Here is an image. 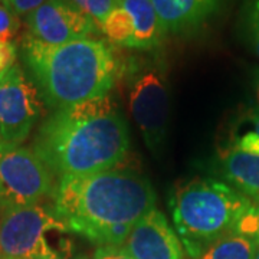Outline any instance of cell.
<instances>
[{
	"mask_svg": "<svg viewBox=\"0 0 259 259\" xmlns=\"http://www.w3.org/2000/svg\"><path fill=\"white\" fill-rule=\"evenodd\" d=\"M248 29H249V36L252 48L255 54L259 56V0L255 2L252 6L248 16Z\"/></svg>",
	"mask_w": 259,
	"mask_h": 259,
	"instance_id": "obj_20",
	"label": "cell"
},
{
	"mask_svg": "<svg viewBox=\"0 0 259 259\" xmlns=\"http://www.w3.org/2000/svg\"><path fill=\"white\" fill-rule=\"evenodd\" d=\"M20 51L42 101L54 111L108 95L120 72L112 48L98 39L48 45L28 33Z\"/></svg>",
	"mask_w": 259,
	"mask_h": 259,
	"instance_id": "obj_3",
	"label": "cell"
},
{
	"mask_svg": "<svg viewBox=\"0 0 259 259\" xmlns=\"http://www.w3.org/2000/svg\"><path fill=\"white\" fill-rule=\"evenodd\" d=\"M256 100H258V104H259V76H258V79H256Z\"/></svg>",
	"mask_w": 259,
	"mask_h": 259,
	"instance_id": "obj_24",
	"label": "cell"
},
{
	"mask_svg": "<svg viewBox=\"0 0 259 259\" xmlns=\"http://www.w3.org/2000/svg\"><path fill=\"white\" fill-rule=\"evenodd\" d=\"M128 148L127 121L110 95L54 111L40 124L32 144L59 179L115 168Z\"/></svg>",
	"mask_w": 259,
	"mask_h": 259,
	"instance_id": "obj_1",
	"label": "cell"
},
{
	"mask_svg": "<svg viewBox=\"0 0 259 259\" xmlns=\"http://www.w3.org/2000/svg\"><path fill=\"white\" fill-rule=\"evenodd\" d=\"M100 29L114 45L125 48L133 47V37H134L133 19L124 8L118 6L117 9L112 10L102 22Z\"/></svg>",
	"mask_w": 259,
	"mask_h": 259,
	"instance_id": "obj_15",
	"label": "cell"
},
{
	"mask_svg": "<svg viewBox=\"0 0 259 259\" xmlns=\"http://www.w3.org/2000/svg\"><path fill=\"white\" fill-rule=\"evenodd\" d=\"M130 111L144 141L153 151L166 139L168 121V90L164 75L158 69L139 74L130 90Z\"/></svg>",
	"mask_w": 259,
	"mask_h": 259,
	"instance_id": "obj_8",
	"label": "cell"
},
{
	"mask_svg": "<svg viewBox=\"0 0 259 259\" xmlns=\"http://www.w3.org/2000/svg\"><path fill=\"white\" fill-rule=\"evenodd\" d=\"M79 259H87V258H79Z\"/></svg>",
	"mask_w": 259,
	"mask_h": 259,
	"instance_id": "obj_26",
	"label": "cell"
},
{
	"mask_svg": "<svg viewBox=\"0 0 259 259\" xmlns=\"http://www.w3.org/2000/svg\"><path fill=\"white\" fill-rule=\"evenodd\" d=\"M120 6L130 13L134 26V49H154L166 35V29L158 18L151 0H120Z\"/></svg>",
	"mask_w": 259,
	"mask_h": 259,
	"instance_id": "obj_12",
	"label": "cell"
},
{
	"mask_svg": "<svg viewBox=\"0 0 259 259\" xmlns=\"http://www.w3.org/2000/svg\"><path fill=\"white\" fill-rule=\"evenodd\" d=\"M51 231L69 232L52 207L39 203L2 212L0 259H61L47 241Z\"/></svg>",
	"mask_w": 259,
	"mask_h": 259,
	"instance_id": "obj_5",
	"label": "cell"
},
{
	"mask_svg": "<svg viewBox=\"0 0 259 259\" xmlns=\"http://www.w3.org/2000/svg\"><path fill=\"white\" fill-rule=\"evenodd\" d=\"M256 243L239 233L231 232L209 243L194 259H255Z\"/></svg>",
	"mask_w": 259,
	"mask_h": 259,
	"instance_id": "obj_14",
	"label": "cell"
},
{
	"mask_svg": "<svg viewBox=\"0 0 259 259\" xmlns=\"http://www.w3.org/2000/svg\"><path fill=\"white\" fill-rule=\"evenodd\" d=\"M223 176L253 203H259V156L232 148L221 160Z\"/></svg>",
	"mask_w": 259,
	"mask_h": 259,
	"instance_id": "obj_13",
	"label": "cell"
},
{
	"mask_svg": "<svg viewBox=\"0 0 259 259\" xmlns=\"http://www.w3.org/2000/svg\"><path fill=\"white\" fill-rule=\"evenodd\" d=\"M54 189V175L32 148L0 144V212L39 204Z\"/></svg>",
	"mask_w": 259,
	"mask_h": 259,
	"instance_id": "obj_6",
	"label": "cell"
},
{
	"mask_svg": "<svg viewBox=\"0 0 259 259\" xmlns=\"http://www.w3.org/2000/svg\"><path fill=\"white\" fill-rule=\"evenodd\" d=\"M93 259H134L124 246H100Z\"/></svg>",
	"mask_w": 259,
	"mask_h": 259,
	"instance_id": "obj_22",
	"label": "cell"
},
{
	"mask_svg": "<svg viewBox=\"0 0 259 259\" xmlns=\"http://www.w3.org/2000/svg\"><path fill=\"white\" fill-rule=\"evenodd\" d=\"M2 2L18 16H28L29 13L37 9L45 0H2Z\"/></svg>",
	"mask_w": 259,
	"mask_h": 259,
	"instance_id": "obj_21",
	"label": "cell"
},
{
	"mask_svg": "<svg viewBox=\"0 0 259 259\" xmlns=\"http://www.w3.org/2000/svg\"><path fill=\"white\" fill-rule=\"evenodd\" d=\"M255 204L233 186L214 179H197L173 197V222L192 258L216 239L235 231L242 214Z\"/></svg>",
	"mask_w": 259,
	"mask_h": 259,
	"instance_id": "obj_4",
	"label": "cell"
},
{
	"mask_svg": "<svg viewBox=\"0 0 259 259\" xmlns=\"http://www.w3.org/2000/svg\"><path fill=\"white\" fill-rule=\"evenodd\" d=\"M20 22L19 16L5 5L0 3V42H12L18 33Z\"/></svg>",
	"mask_w": 259,
	"mask_h": 259,
	"instance_id": "obj_18",
	"label": "cell"
},
{
	"mask_svg": "<svg viewBox=\"0 0 259 259\" xmlns=\"http://www.w3.org/2000/svg\"><path fill=\"white\" fill-rule=\"evenodd\" d=\"M255 259H259V246H256V252H255Z\"/></svg>",
	"mask_w": 259,
	"mask_h": 259,
	"instance_id": "obj_25",
	"label": "cell"
},
{
	"mask_svg": "<svg viewBox=\"0 0 259 259\" xmlns=\"http://www.w3.org/2000/svg\"><path fill=\"white\" fill-rule=\"evenodd\" d=\"M249 120L252 121V124H253V131H255L256 134H259V108L250 112Z\"/></svg>",
	"mask_w": 259,
	"mask_h": 259,
	"instance_id": "obj_23",
	"label": "cell"
},
{
	"mask_svg": "<svg viewBox=\"0 0 259 259\" xmlns=\"http://www.w3.org/2000/svg\"><path fill=\"white\" fill-rule=\"evenodd\" d=\"M42 112L36 85L18 64L0 76V144L20 146Z\"/></svg>",
	"mask_w": 259,
	"mask_h": 259,
	"instance_id": "obj_7",
	"label": "cell"
},
{
	"mask_svg": "<svg viewBox=\"0 0 259 259\" xmlns=\"http://www.w3.org/2000/svg\"><path fill=\"white\" fill-rule=\"evenodd\" d=\"M52 209L66 225L100 246H122L133 226L156 209V192L147 177L131 170H105L59 179Z\"/></svg>",
	"mask_w": 259,
	"mask_h": 259,
	"instance_id": "obj_2",
	"label": "cell"
},
{
	"mask_svg": "<svg viewBox=\"0 0 259 259\" xmlns=\"http://www.w3.org/2000/svg\"><path fill=\"white\" fill-rule=\"evenodd\" d=\"M233 232L249 238L256 243V246H259V203L252 204L249 209L242 214Z\"/></svg>",
	"mask_w": 259,
	"mask_h": 259,
	"instance_id": "obj_17",
	"label": "cell"
},
{
	"mask_svg": "<svg viewBox=\"0 0 259 259\" xmlns=\"http://www.w3.org/2000/svg\"><path fill=\"white\" fill-rule=\"evenodd\" d=\"M166 32L183 33L204 23L219 0H151Z\"/></svg>",
	"mask_w": 259,
	"mask_h": 259,
	"instance_id": "obj_11",
	"label": "cell"
},
{
	"mask_svg": "<svg viewBox=\"0 0 259 259\" xmlns=\"http://www.w3.org/2000/svg\"><path fill=\"white\" fill-rule=\"evenodd\" d=\"M0 3H3V2H2V0H0Z\"/></svg>",
	"mask_w": 259,
	"mask_h": 259,
	"instance_id": "obj_27",
	"label": "cell"
},
{
	"mask_svg": "<svg viewBox=\"0 0 259 259\" xmlns=\"http://www.w3.org/2000/svg\"><path fill=\"white\" fill-rule=\"evenodd\" d=\"M18 48L13 42H0V76L16 65Z\"/></svg>",
	"mask_w": 259,
	"mask_h": 259,
	"instance_id": "obj_19",
	"label": "cell"
},
{
	"mask_svg": "<svg viewBox=\"0 0 259 259\" xmlns=\"http://www.w3.org/2000/svg\"><path fill=\"white\" fill-rule=\"evenodd\" d=\"M29 35L48 45H64L97 32V25L72 0H45L26 16Z\"/></svg>",
	"mask_w": 259,
	"mask_h": 259,
	"instance_id": "obj_9",
	"label": "cell"
},
{
	"mask_svg": "<svg viewBox=\"0 0 259 259\" xmlns=\"http://www.w3.org/2000/svg\"><path fill=\"white\" fill-rule=\"evenodd\" d=\"M124 249L134 259H183L185 250L164 213L153 209L133 226Z\"/></svg>",
	"mask_w": 259,
	"mask_h": 259,
	"instance_id": "obj_10",
	"label": "cell"
},
{
	"mask_svg": "<svg viewBox=\"0 0 259 259\" xmlns=\"http://www.w3.org/2000/svg\"><path fill=\"white\" fill-rule=\"evenodd\" d=\"M72 2L85 15L93 19L98 28L112 10L120 6V0H72Z\"/></svg>",
	"mask_w": 259,
	"mask_h": 259,
	"instance_id": "obj_16",
	"label": "cell"
}]
</instances>
